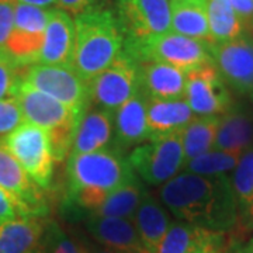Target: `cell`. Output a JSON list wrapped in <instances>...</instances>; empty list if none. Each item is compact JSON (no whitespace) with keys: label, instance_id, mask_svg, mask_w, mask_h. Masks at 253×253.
<instances>
[{"label":"cell","instance_id":"1","mask_svg":"<svg viewBox=\"0 0 253 253\" xmlns=\"http://www.w3.org/2000/svg\"><path fill=\"white\" fill-rule=\"evenodd\" d=\"M161 200L177 219L215 232H231L238 224V207L226 174L181 173L165 183Z\"/></svg>","mask_w":253,"mask_h":253},{"label":"cell","instance_id":"2","mask_svg":"<svg viewBox=\"0 0 253 253\" xmlns=\"http://www.w3.org/2000/svg\"><path fill=\"white\" fill-rule=\"evenodd\" d=\"M66 176L69 199L90 214L110 194L136 177L129 159L117 146L91 154L69 155Z\"/></svg>","mask_w":253,"mask_h":253},{"label":"cell","instance_id":"3","mask_svg":"<svg viewBox=\"0 0 253 253\" xmlns=\"http://www.w3.org/2000/svg\"><path fill=\"white\" fill-rule=\"evenodd\" d=\"M73 21V71L89 83L121 55L126 37L113 10L86 11L75 16Z\"/></svg>","mask_w":253,"mask_h":253},{"label":"cell","instance_id":"4","mask_svg":"<svg viewBox=\"0 0 253 253\" xmlns=\"http://www.w3.org/2000/svg\"><path fill=\"white\" fill-rule=\"evenodd\" d=\"M123 52L134 62H162L187 72L212 62L211 42L165 33L144 40H124Z\"/></svg>","mask_w":253,"mask_h":253},{"label":"cell","instance_id":"5","mask_svg":"<svg viewBox=\"0 0 253 253\" xmlns=\"http://www.w3.org/2000/svg\"><path fill=\"white\" fill-rule=\"evenodd\" d=\"M18 79L76 111H84L90 103L89 83L72 68L36 62L21 66Z\"/></svg>","mask_w":253,"mask_h":253},{"label":"cell","instance_id":"6","mask_svg":"<svg viewBox=\"0 0 253 253\" xmlns=\"http://www.w3.org/2000/svg\"><path fill=\"white\" fill-rule=\"evenodd\" d=\"M3 141L31 180L46 189L52 180L55 158L45 129L24 123Z\"/></svg>","mask_w":253,"mask_h":253},{"label":"cell","instance_id":"7","mask_svg":"<svg viewBox=\"0 0 253 253\" xmlns=\"http://www.w3.org/2000/svg\"><path fill=\"white\" fill-rule=\"evenodd\" d=\"M183 131H176L149 141V144H141L129 155V163L134 172L148 184H162L173 179L176 173L184 165L183 152Z\"/></svg>","mask_w":253,"mask_h":253},{"label":"cell","instance_id":"8","mask_svg":"<svg viewBox=\"0 0 253 253\" xmlns=\"http://www.w3.org/2000/svg\"><path fill=\"white\" fill-rule=\"evenodd\" d=\"M90 101L100 109L116 113L139 90L138 63L121 52L106 71L89 82Z\"/></svg>","mask_w":253,"mask_h":253},{"label":"cell","instance_id":"9","mask_svg":"<svg viewBox=\"0 0 253 253\" xmlns=\"http://www.w3.org/2000/svg\"><path fill=\"white\" fill-rule=\"evenodd\" d=\"M49 13V9L17 3L13 28L4 48L20 66L38 62Z\"/></svg>","mask_w":253,"mask_h":253},{"label":"cell","instance_id":"10","mask_svg":"<svg viewBox=\"0 0 253 253\" xmlns=\"http://www.w3.org/2000/svg\"><path fill=\"white\" fill-rule=\"evenodd\" d=\"M114 14L126 40L170 31V0H116Z\"/></svg>","mask_w":253,"mask_h":253},{"label":"cell","instance_id":"11","mask_svg":"<svg viewBox=\"0 0 253 253\" xmlns=\"http://www.w3.org/2000/svg\"><path fill=\"white\" fill-rule=\"evenodd\" d=\"M184 100L196 116H222L232 106L228 86L214 63L186 72Z\"/></svg>","mask_w":253,"mask_h":253},{"label":"cell","instance_id":"12","mask_svg":"<svg viewBox=\"0 0 253 253\" xmlns=\"http://www.w3.org/2000/svg\"><path fill=\"white\" fill-rule=\"evenodd\" d=\"M0 189L6 191L23 218H42L46 215V203L40 186L31 180L17 159L0 139Z\"/></svg>","mask_w":253,"mask_h":253},{"label":"cell","instance_id":"13","mask_svg":"<svg viewBox=\"0 0 253 253\" xmlns=\"http://www.w3.org/2000/svg\"><path fill=\"white\" fill-rule=\"evenodd\" d=\"M13 97H16L21 107L24 121L45 129L48 134L63 126L78 124L82 114L87 110L76 111L20 79Z\"/></svg>","mask_w":253,"mask_h":253},{"label":"cell","instance_id":"14","mask_svg":"<svg viewBox=\"0 0 253 253\" xmlns=\"http://www.w3.org/2000/svg\"><path fill=\"white\" fill-rule=\"evenodd\" d=\"M212 62L226 86L239 94L253 93V42L249 37H242L211 44Z\"/></svg>","mask_w":253,"mask_h":253},{"label":"cell","instance_id":"15","mask_svg":"<svg viewBox=\"0 0 253 253\" xmlns=\"http://www.w3.org/2000/svg\"><path fill=\"white\" fill-rule=\"evenodd\" d=\"M226 234L187 222H172L156 253H210L226 251Z\"/></svg>","mask_w":253,"mask_h":253},{"label":"cell","instance_id":"16","mask_svg":"<svg viewBox=\"0 0 253 253\" xmlns=\"http://www.w3.org/2000/svg\"><path fill=\"white\" fill-rule=\"evenodd\" d=\"M75 55V21L62 9H52L45 30V40L38 62L44 65L65 66L73 69Z\"/></svg>","mask_w":253,"mask_h":253},{"label":"cell","instance_id":"17","mask_svg":"<svg viewBox=\"0 0 253 253\" xmlns=\"http://www.w3.org/2000/svg\"><path fill=\"white\" fill-rule=\"evenodd\" d=\"M86 228L100 245L116 253H148L134 221L128 218L89 215Z\"/></svg>","mask_w":253,"mask_h":253},{"label":"cell","instance_id":"18","mask_svg":"<svg viewBox=\"0 0 253 253\" xmlns=\"http://www.w3.org/2000/svg\"><path fill=\"white\" fill-rule=\"evenodd\" d=\"M196 117L184 99L163 100L148 97L146 101V126L148 141H156L183 131Z\"/></svg>","mask_w":253,"mask_h":253},{"label":"cell","instance_id":"19","mask_svg":"<svg viewBox=\"0 0 253 253\" xmlns=\"http://www.w3.org/2000/svg\"><path fill=\"white\" fill-rule=\"evenodd\" d=\"M139 89L148 97L163 100L184 99L186 72L162 62L138 63Z\"/></svg>","mask_w":253,"mask_h":253},{"label":"cell","instance_id":"20","mask_svg":"<svg viewBox=\"0 0 253 253\" xmlns=\"http://www.w3.org/2000/svg\"><path fill=\"white\" fill-rule=\"evenodd\" d=\"M146 101L148 96L139 89L114 113V145L121 151L148 139Z\"/></svg>","mask_w":253,"mask_h":253},{"label":"cell","instance_id":"21","mask_svg":"<svg viewBox=\"0 0 253 253\" xmlns=\"http://www.w3.org/2000/svg\"><path fill=\"white\" fill-rule=\"evenodd\" d=\"M253 144V118L242 106L231 109L219 116L214 149L241 158Z\"/></svg>","mask_w":253,"mask_h":253},{"label":"cell","instance_id":"22","mask_svg":"<svg viewBox=\"0 0 253 253\" xmlns=\"http://www.w3.org/2000/svg\"><path fill=\"white\" fill-rule=\"evenodd\" d=\"M114 135V113L103 109L86 110L82 114L69 155L97 152L109 148Z\"/></svg>","mask_w":253,"mask_h":253},{"label":"cell","instance_id":"23","mask_svg":"<svg viewBox=\"0 0 253 253\" xmlns=\"http://www.w3.org/2000/svg\"><path fill=\"white\" fill-rule=\"evenodd\" d=\"M138 235L148 253H156L158 246L170 226V217L161 203L146 193L132 218Z\"/></svg>","mask_w":253,"mask_h":253},{"label":"cell","instance_id":"24","mask_svg":"<svg viewBox=\"0 0 253 253\" xmlns=\"http://www.w3.org/2000/svg\"><path fill=\"white\" fill-rule=\"evenodd\" d=\"M45 226L41 218L0 222V253H31L41 245Z\"/></svg>","mask_w":253,"mask_h":253},{"label":"cell","instance_id":"25","mask_svg":"<svg viewBox=\"0 0 253 253\" xmlns=\"http://www.w3.org/2000/svg\"><path fill=\"white\" fill-rule=\"evenodd\" d=\"M170 31L212 44L206 0H170Z\"/></svg>","mask_w":253,"mask_h":253},{"label":"cell","instance_id":"26","mask_svg":"<svg viewBox=\"0 0 253 253\" xmlns=\"http://www.w3.org/2000/svg\"><path fill=\"white\" fill-rule=\"evenodd\" d=\"M219 116H197L181 132L184 163L214 149Z\"/></svg>","mask_w":253,"mask_h":253},{"label":"cell","instance_id":"27","mask_svg":"<svg viewBox=\"0 0 253 253\" xmlns=\"http://www.w3.org/2000/svg\"><path fill=\"white\" fill-rule=\"evenodd\" d=\"M206 4L212 44L228 42L244 36V23L226 0H206Z\"/></svg>","mask_w":253,"mask_h":253},{"label":"cell","instance_id":"28","mask_svg":"<svg viewBox=\"0 0 253 253\" xmlns=\"http://www.w3.org/2000/svg\"><path fill=\"white\" fill-rule=\"evenodd\" d=\"M231 183L235 194L239 224L248 228L253 214V148L241 155Z\"/></svg>","mask_w":253,"mask_h":253},{"label":"cell","instance_id":"29","mask_svg":"<svg viewBox=\"0 0 253 253\" xmlns=\"http://www.w3.org/2000/svg\"><path fill=\"white\" fill-rule=\"evenodd\" d=\"M148 191L144 189L142 183L138 177L128 181L123 187L116 190L110 194L107 200L100 206L90 215H100V217H118L132 219L135 211L144 196Z\"/></svg>","mask_w":253,"mask_h":253},{"label":"cell","instance_id":"30","mask_svg":"<svg viewBox=\"0 0 253 253\" xmlns=\"http://www.w3.org/2000/svg\"><path fill=\"white\" fill-rule=\"evenodd\" d=\"M238 162H239L238 156L212 149L191 161H187L183 165V168L189 173H194V174L214 176V174H226V172L234 170Z\"/></svg>","mask_w":253,"mask_h":253},{"label":"cell","instance_id":"31","mask_svg":"<svg viewBox=\"0 0 253 253\" xmlns=\"http://www.w3.org/2000/svg\"><path fill=\"white\" fill-rule=\"evenodd\" d=\"M42 241L44 253H89L87 248L78 244L56 222L45 226Z\"/></svg>","mask_w":253,"mask_h":253},{"label":"cell","instance_id":"32","mask_svg":"<svg viewBox=\"0 0 253 253\" xmlns=\"http://www.w3.org/2000/svg\"><path fill=\"white\" fill-rule=\"evenodd\" d=\"M20 68L21 66L6 48H0V100L13 97L18 83Z\"/></svg>","mask_w":253,"mask_h":253},{"label":"cell","instance_id":"33","mask_svg":"<svg viewBox=\"0 0 253 253\" xmlns=\"http://www.w3.org/2000/svg\"><path fill=\"white\" fill-rule=\"evenodd\" d=\"M24 123L23 111L16 97L0 100V139L6 138Z\"/></svg>","mask_w":253,"mask_h":253},{"label":"cell","instance_id":"34","mask_svg":"<svg viewBox=\"0 0 253 253\" xmlns=\"http://www.w3.org/2000/svg\"><path fill=\"white\" fill-rule=\"evenodd\" d=\"M17 3V0H0V48H4L11 33Z\"/></svg>","mask_w":253,"mask_h":253},{"label":"cell","instance_id":"35","mask_svg":"<svg viewBox=\"0 0 253 253\" xmlns=\"http://www.w3.org/2000/svg\"><path fill=\"white\" fill-rule=\"evenodd\" d=\"M106 3L107 0H56V7L78 16L91 10L106 9Z\"/></svg>","mask_w":253,"mask_h":253},{"label":"cell","instance_id":"36","mask_svg":"<svg viewBox=\"0 0 253 253\" xmlns=\"http://www.w3.org/2000/svg\"><path fill=\"white\" fill-rule=\"evenodd\" d=\"M244 23L245 31L253 23V0H226Z\"/></svg>","mask_w":253,"mask_h":253},{"label":"cell","instance_id":"37","mask_svg":"<svg viewBox=\"0 0 253 253\" xmlns=\"http://www.w3.org/2000/svg\"><path fill=\"white\" fill-rule=\"evenodd\" d=\"M18 211L14 201L10 199V196L0 189V222L3 221H10L18 218Z\"/></svg>","mask_w":253,"mask_h":253},{"label":"cell","instance_id":"38","mask_svg":"<svg viewBox=\"0 0 253 253\" xmlns=\"http://www.w3.org/2000/svg\"><path fill=\"white\" fill-rule=\"evenodd\" d=\"M18 3H24V4H31L37 7H42V9H49L52 6H56V0H17Z\"/></svg>","mask_w":253,"mask_h":253},{"label":"cell","instance_id":"39","mask_svg":"<svg viewBox=\"0 0 253 253\" xmlns=\"http://www.w3.org/2000/svg\"><path fill=\"white\" fill-rule=\"evenodd\" d=\"M229 253H251L246 248H245L244 244H234L231 246V252Z\"/></svg>","mask_w":253,"mask_h":253},{"label":"cell","instance_id":"40","mask_svg":"<svg viewBox=\"0 0 253 253\" xmlns=\"http://www.w3.org/2000/svg\"><path fill=\"white\" fill-rule=\"evenodd\" d=\"M87 251L89 253H116L107 248H100V246H90V248H87Z\"/></svg>","mask_w":253,"mask_h":253},{"label":"cell","instance_id":"41","mask_svg":"<svg viewBox=\"0 0 253 253\" xmlns=\"http://www.w3.org/2000/svg\"><path fill=\"white\" fill-rule=\"evenodd\" d=\"M244 245H245V248H246L249 252L253 253V238H251V239H249L248 242H245Z\"/></svg>","mask_w":253,"mask_h":253},{"label":"cell","instance_id":"42","mask_svg":"<svg viewBox=\"0 0 253 253\" xmlns=\"http://www.w3.org/2000/svg\"><path fill=\"white\" fill-rule=\"evenodd\" d=\"M245 34H246V36L249 37V38L252 40V42H253V23H252V24H251V26H249V27L246 28V31H245Z\"/></svg>","mask_w":253,"mask_h":253},{"label":"cell","instance_id":"43","mask_svg":"<svg viewBox=\"0 0 253 253\" xmlns=\"http://www.w3.org/2000/svg\"><path fill=\"white\" fill-rule=\"evenodd\" d=\"M31 253H44V249H42V245H40L37 249H34Z\"/></svg>","mask_w":253,"mask_h":253},{"label":"cell","instance_id":"44","mask_svg":"<svg viewBox=\"0 0 253 253\" xmlns=\"http://www.w3.org/2000/svg\"><path fill=\"white\" fill-rule=\"evenodd\" d=\"M246 229H249V231H253V214H252V218H251V222H249V225Z\"/></svg>","mask_w":253,"mask_h":253},{"label":"cell","instance_id":"45","mask_svg":"<svg viewBox=\"0 0 253 253\" xmlns=\"http://www.w3.org/2000/svg\"><path fill=\"white\" fill-rule=\"evenodd\" d=\"M210 253H229L228 251H218V252H210Z\"/></svg>","mask_w":253,"mask_h":253},{"label":"cell","instance_id":"46","mask_svg":"<svg viewBox=\"0 0 253 253\" xmlns=\"http://www.w3.org/2000/svg\"><path fill=\"white\" fill-rule=\"evenodd\" d=\"M251 97H252V100H253V93H252V94H251Z\"/></svg>","mask_w":253,"mask_h":253}]
</instances>
